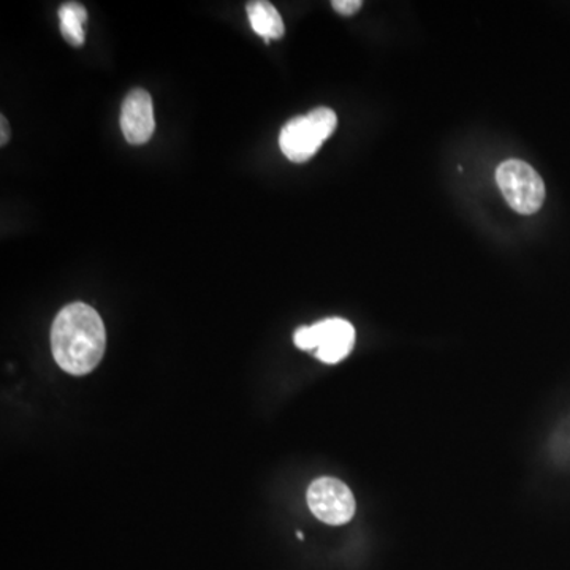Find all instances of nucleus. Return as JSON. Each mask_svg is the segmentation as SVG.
<instances>
[{"mask_svg": "<svg viewBox=\"0 0 570 570\" xmlns=\"http://www.w3.org/2000/svg\"><path fill=\"white\" fill-rule=\"evenodd\" d=\"M51 349L66 373L84 375L94 371L106 349L105 325L97 311L84 303L63 307L53 324Z\"/></svg>", "mask_w": 570, "mask_h": 570, "instance_id": "nucleus-1", "label": "nucleus"}, {"mask_svg": "<svg viewBox=\"0 0 570 570\" xmlns=\"http://www.w3.org/2000/svg\"><path fill=\"white\" fill-rule=\"evenodd\" d=\"M338 118L333 109L318 106L307 115L293 118L282 127L279 136L281 151L289 161L301 164L310 161L321 150L324 141L335 132Z\"/></svg>", "mask_w": 570, "mask_h": 570, "instance_id": "nucleus-2", "label": "nucleus"}, {"mask_svg": "<svg viewBox=\"0 0 570 570\" xmlns=\"http://www.w3.org/2000/svg\"><path fill=\"white\" fill-rule=\"evenodd\" d=\"M496 183L512 210L534 214L545 200V184L539 173L519 159L502 162L496 170Z\"/></svg>", "mask_w": 570, "mask_h": 570, "instance_id": "nucleus-3", "label": "nucleus"}, {"mask_svg": "<svg viewBox=\"0 0 570 570\" xmlns=\"http://www.w3.org/2000/svg\"><path fill=\"white\" fill-rule=\"evenodd\" d=\"M293 341L301 350L315 349V356L324 363H339L352 352L356 330L345 318H327L311 327L299 328Z\"/></svg>", "mask_w": 570, "mask_h": 570, "instance_id": "nucleus-4", "label": "nucleus"}, {"mask_svg": "<svg viewBox=\"0 0 570 570\" xmlns=\"http://www.w3.org/2000/svg\"><path fill=\"white\" fill-rule=\"evenodd\" d=\"M307 505L321 522L346 525L356 515V498L345 481L321 477L307 490Z\"/></svg>", "mask_w": 570, "mask_h": 570, "instance_id": "nucleus-5", "label": "nucleus"}, {"mask_svg": "<svg viewBox=\"0 0 570 570\" xmlns=\"http://www.w3.org/2000/svg\"><path fill=\"white\" fill-rule=\"evenodd\" d=\"M120 129L130 144H144L155 130L154 106L150 92L133 90L124 101Z\"/></svg>", "mask_w": 570, "mask_h": 570, "instance_id": "nucleus-6", "label": "nucleus"}, {"mask_svg": "<svg viewBox=\"0 0 570 570\" xmlns=\"http://www.w3.org/2000/svg\"><path fill=\"white\" fill-rule=\"evenodd\" d=\"M246 12L254 32L264 37L265 40L281 38L284 35V21H282L278 10L270 2L254 0V2L247 3Z\"/></svg>", "mask_w": 570, "mask_h": 570, "instance_id": "nucleus-7", "label": "nucleus"}, {"mask_svg": "<svg viewBox=\"0 0 570 570\" xmlns=\"http://www.w3.org/2000/svg\"><path fill=\"white\" fill-rule=\"evenodd\" d=\"M60 31L63 38L70 45L81 46L84 44V23L88 12L83 5L75 2L63 3L59 9Z\"/></svg>", "mask_w": 570, "mask_h": 570, "instance_id": "nucleus-8", "label": "nucleus"}, {"mask_svg": "<svg viewBox=\"0 0 570 570\" xmlns=\"http://www.w3.org/2000/svg\"><path fill=\"white\" fill-rule=\"evenodd\" d=\"M331 5L339 15L352 16L359 12L363 2H360V0H335Z\"/></svg>", "mask_w": 570, "mask_h": 570, "instance_id": "nucleus-9", "label": "nucleus"}, {"mask_svg": "<svg viewBox=\"0 0 570 570\" xmlns=\"http://www.w3.org/2000/svg\"><path fill=\"white\" fill-rule=\"evenodd\" d=\"M0 120H2V123H0L2 124V138H0V144H2V147H5L7 141H9L10 138V127L9 123H7L5 116H2Z\"/></svg>", "mask_w": 570, "mask_h": 570, "instance_id": "nucleus-10", "label": "nucleus"}]
</instances>
